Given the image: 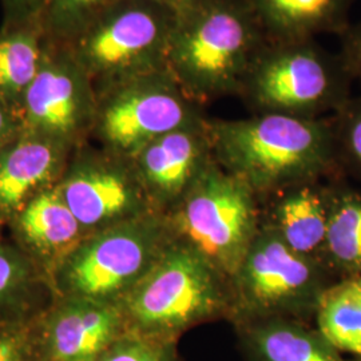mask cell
I'll return each instance as SVG.
<instances>
[{
  "label": "cell",
  "instance_id": "cell-1",
  "mask_svg": "<svg viewBox=\"0 0 361 361\" xmlns=\"http://www.w3.org/2000/svg\"><path fill=\"white\" fill-rule=\"evenodd\" d=\"M221 168L265 198L297 183L319 180L338 168L332 118L255 114L209 119Z\"/></svg>",
  "mask_w": 361,
  "mask_h": 361
},
{
  "label": "cell",
  "instance_id": "cell-2",
  "mask_svg": "<svg viewBox=\"0 0 361 361\" xmlns=\"http://www.w3.org/2000/svg\"><path fill=\"white\" fill-rule=\"evenodd\" d=\"M267 42L252 0H207L177 20L169 46V71L202 106L224 97H238Z\"/></svg>",
  "mask_w": 361,
  "mask_h": 361
},
{
  "label": "cell",
  "instance_id": "cell-3",
  "mask_svg": "<svg viewBox=\"0 0 361 361\" xmlns=\"http://www.w3.org/2000/svg\"><path fill=\"white\" fill-rule=\"evenodd\" d=\"M118 305L129 332L178 343L200 324L229 319V279L174 240Z\"/></svg>",
  "mask_w": 361,
  "mask_h": 361
},
{
  "label": "cell",
  "instance_id": "cell-4",
  "mask_svg": "<svg viewBox=\"0 0 361 361\" xmlns=\"http://www.w3.org/2000/svg\"><path fill=\"white\" fill-rule=\"evenodd\" d=\"M352 80L341 55L325 50L316 39H268L238 97L255 114L325 118L352 98Z\"/></svg>",
  "mask_w": 361,
  "mask_h": 361
},
{
  "label": "cell",
  "instance_id": "cell-5",
  "mask_svg": "<svg viewBox=\"0 0 361 361\" xmlns=\"http://www.w3.org/2000/svg\"><path fill=\"white\" fill-rule=\"evenodd\" d=\"M174 240L168 217L158 212L89 234L52 271L55 296L118 304Z\"/></svg>",
  "mask_w": 361,
  "mask_h": 361
},
{
  "label": "cell",
  "instance_id": "cell-6",
  "mask_svg": "<svg viewBox=\"0 0 361 361\" xmlns=\"http://www.w3.org/2000/svg\"><path fill=\"white\" fill-rule=\"evenodd\" d=\"M336 276L324 262L292 250L265 225L229 277L233 324L284 317L310 322Z\"/></svg>",
  "mask_w": 361,
  "mask_h": 361
},
{
  "label": "cell",
  "instance_id": "cell-7",
  "mask_svg": "<svg viewBox=\"0 0 361 361\" xmlns=\"http://www.w3.org/2000/svg\"><path fill=\"white\" fill-rule=\"evenodd\" d=\"M166 217L176 240L229 279L259 231V198L214 158Z\"/></svg>",
  "mask_w": 361,
  "mask_h": 361
},
{
  "label": "cell",
  "instance_id": "cell-8",
  "mask_svg": "<svg viewBox=\"0 0 361 361\" xmlns=\"http://www.w3.org/2000/svg\"><path fill=\"white\" fill-rule=\"evenodd\" d=\"M176 18L150 0H121L66 46L95 92L128 78L168 68Z\"/></svg>",
  "mask_w": 361,
  "mask_h": 361
},
{
  "label": "cell",
  "instance_id": "cell-9",
  "mask_svg": "<svg viewBox=\"0 0 361 361\" xmlns=\"http://www.w3.org/2000/svg\"><path fill=\"white\" fill-rule=\"evenodd\" d=\"M205 118L204 106L164 68L97 91L91 140L104 150L130 158L155 138Z\"/></svg>",
  "mask_w": 361,
  "mask_h": 361
},
{
  "label": "cell",
  "instance_id": "cell-10",
  "mask_svg": "<svg viewBox=\"0 0 361 361\" xmlns=\"http://www.w3.org/2000/svg\"><path fill=\"white\" fill-rule=\"evenodd\" d=\"M56 189L85 237L155 212L129 158L89 142L78 146Z\"/></svg>",
  "mask_w": 361,
  "mask_h": 361
},
{
  "label": "cell",
  "instance_id": "cell-11",
  "mask_svg": "<svg viewBox=\"0 0 361 361\" xmlns=\"http://www.w3.org/2000/svg\"><path fill=\"white\" fill-rule=\"evenodd\" d=\"M94 85L63 44L49 43L38 74L18 109L22 129L75 149L91 140Z\"/></svg>",
  "mask_w": 361,
  "mask_h": 361
},
{
  "label": "cell",
  "instance_id": "cell-12",
  "mask_svg": "<svg viewBox=\"0 0 361 361\" xmlns=\"http://www.w3.org/2000/svg\"><path fill=\"white\" fill-rule=\"evenodd\" d=\"M129 161L152 207L168 216L214 161L209 118L155 138Z\"/></svg>",
  "mask_w": 361,
  "mask_h": 361
},
{
  "label": "cell",
  "instance_id": "cell-13",
  "mask_svg": "<svg viewBox=\"0 0 361 361\" xmlns=\"http://www.w3.org/2000/svg\"><path fill=\"white\" fill-rule=\"evenodd\" d=\"M34 332L39 361H98L128 328L118 304L55 296Z\"/></svg>",
  "mask_w": 361,
  "mask_h": 361
},
{
  "label": "cell",
  "instance_id": "cell-14",
  "mask_svg": "<svg viewBox=\"0 0 361 361\" xmlns=\"http://www.w3.org/2000/svg\"><path fill=\"white\" fill-rule=\"evenodd\" d=\"M75 149L26 131L0 149V224L10 225L37 194L55 186Z\"/></svg>",
  "mask_w": 361,
  "mask_h": 361
},
{
  "label": "cell",
  "instance_id": "cell-15",
  "mask_svg": "<svg viewBox=\"0 0 361 361\" xmlns=\"http://www.w3.org/2000/svg\"><path fill=\"white\" fill-rule=\"evenodd\" d=\"M320 180L297 183L265 197L271 201L261 210V224L298 255L324 262L332 186Z\"/></svg>",
  "mask_w": 361,
  "mask_h": 361
},
{
  "label": "cell",
  "instance_id": "cell-16",
  "mask_svg": "<svg viewBox=\"0 0 361 361\" xmlns=\"http://www.w3.org/2000/svg\"><path fill=\"white\" fill-rule=\"evenodd\" d=\"M10 226L16 245L49 277L85 238L77 217L56 186L37 194L15 216Z\"/></svg>",
  "mask_w": 361,
  "mask_h": 361
},
{
  "label": "cell",
  "instance_id": "cell-17",
  "mask_svg": "<svg viewBox=\"0 0 361 361\" xmlns=\"http://www.w3.org/2000/svg\"><path fill=\"white\" fill-rule=\"evenodd\" d=\"M234 326L247 361H347L307 322L271 317Z\"/></svg>",
  "mask_w": 361,
  "mask_h": 361
},
{
  "label": "cell",
  "instance_id": "cell-18",
  "mask_svg": "<svg viewBox=\"0 0 361 361\" xmlns=\"http://www.w3.org/2000/svg\"><path fill=\"white\" fill-rule=\"evenodd\" d=\"M356 0H252L271 40L316 39L320 34L341 37L349 27Z\"/></svg>",
  "mask_w": 361,
  "mask_h": 361
},
{
  "label": "cell",
  "instance_id": "cell-19",
  "mask_svg": "<svg viewBox=\"0 0 361 361\" xmlns=\"http://www.w3.org/2000/svg\"><path fill=\"white\" fill-rule=\"evenodd\" d=\"M55 300L50 277L18 245L0 241V320L34 323Z\"/></svg>",
  "mask_w": 361,
  "mask_h": 361
},
{
  "label": "cell",
  "instance_id": "cell-20",
  "mask_svg": "<svg viewBox=\"0 0 361 361\" xmlns=\"http://www.w3.org/2000/svg\"><path fill=\"white\" fill-rule=\"evenodd\" d=\"M46 38L39 23L0 28V101L18 114L43 62Z\"/></svg>",
  "mask_w": 361,
  "mask_h": 361
},
{
  "label": "cell",
  "instance_id": "cell-21",
  "mask_svg": "<svg viewBox=\"0 0 361 361\" xmlns=\"http://www.w3.org/2000/svg\"><path fill=\"white\" fill-rule=\"evenodd\" d=\"M324 262L336 277H361V194L332 186Z\"/></svg>",
  "mask_w": 361,
  "mask_h": 361
},
{
  "label": "cell",
  "instance_id": "cell-22",
  "mask_svg": "<svg viewBox=\"0 0 361 361\" xmlns=\"http://www.w3.org/2000/svg\"><path fill=\"white\" fill-rule=\"evenodd\" d=\"M313 319L338 352L361 357V277H344L329 285Z\"/></svg>",
  "mask_w": 361,
  "mask_h": 361
},
{
  "label": "cell",
  "instance_id": "cell-23",
  "mask_svg": "<svg viewBox=\"0 0 361 361\" xmlns=\"http://www.w3.org/2000/svg\"><path fill=\"white\" fill-rule=\"evenodd\" d=\"M121 0H49L39 26L49 43L67 44Z\"/></svg>",
  "mask_w": 361,
  "mask_h": 361
},
{
  "label": "cell",
  "instance_id": "cell-24",
  "mask_svg": "<svg viewBox=\"0 0 361 361\" xmlns=\"http://www.w3.org/2000/svg\"><path fill=\"white\" fill-rule=\"evenodd\" d=\"M331 118L337 165L361 180V97L350 98Z\"/></svg>",
  "mask_w": 361,
  "mask_h": 361
},
{
  "label": "cell",
  "instance_id": "cell-25",
  "mask_svg": "<svg viewBox=\"0 0 361 361\" xmlns=\"http://www.w3.org/2000/svg\"><path fill=\"white\" fill-rule=\"evenodd\" d=\"M98 361H182L177 341H166L126 332Z\"/></svg>",
  "mask_w": 361,
  "mask_h": 361
},
{
  "label": "cell",
  "instance_id": "cell-26",
  "mask_svg": "<svg viewBox=\"0 0 361 361\" xmlns=\"http://www.w3.org/2000/svg\"><path fill=\"white\" fill-rule=\"evenodd\" d=\"M0 361H39L34 323L0 320Z\"/></svg>",
  "mask_w": 361,
  "mask_h": 361
},
{
  "label": "cell",
  "instance_id": "cell-27",
  "mask_svg": "<svg viewBox=\"0 0 361 361\" xmlns=\"http://www.w3.org/2000/svg\"><path fill=\"white\" fill-rule=\"evenodd\" d=\"M6 26L39 23L49 0H0Z\"/></svg>",
  "mask_w": 361,
  "mask_h": 361
},
{
  "label": "cell",
  "instance_id": "cell-28",
  "mask_svg": "<svg viewBox=\"0 0 361 361\" xmlns=\"http://www.w3.org/2000/svg\"><path fill=\"white\" fill-rule=\"evenodd\" d=\"M340 38V55L348 67L350 75L353 79H359L361 82V23L350 25Z\"/></svg>",
  "mask_w": 361,
  "mask_h": 361
},
{
  "label": "cell",
  "instance_id": "cell-29",
  "mask_svg": "<svg viewBox=\"0 0 361 361\" xmlns=\"http://www.w3.org/2000/svg\"><path fill=\"white\" fill-rule=\"evenodd\" d=\"M22 133L23 129L18 114L8 104L0 101V149L13 142Z\"/></svg>",
  "mask_w": 361,
  "mask_h": 361
},
{
  "label": "cell",
  "instance_id": "cell-30",
  "mask_svg": "<svg viewBox=\"0 0 361 361\" xmlns=\"http://www.w3.org/2000/svg\"><path fill=\"white\" fill-rule=\"evenodd\" d=\"M159 7L165 8L168 13H171L176 20L185 19L190 13L197 11L200 7H202L207 0H150Z\"/></svg>",
  "mask_w": 361,
  "mask_h": 361
},
{
  "label": "cell",
  "instance_id": "cell-31",
  "mask_svg": "<svg viewBox=\"0 0 361 361\" xmlns=\"http://www.w3.org/2000/svg\"><path fill=\"white\" fill-rule=\"evenodd\" d=\"M359 361H361V357H360V359H359Z\"/></svg>",
  "mask_w": 361,
  "mask_h": 361
}]
</instances>
